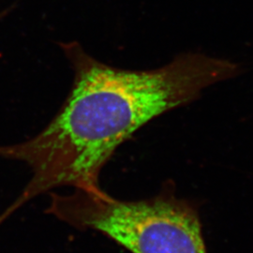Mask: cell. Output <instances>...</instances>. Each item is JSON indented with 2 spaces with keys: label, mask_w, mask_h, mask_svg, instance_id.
<instances>
[{
  "label": "cell",
  "mask_w": 253,
  "mask_h": 253,
  "mask_svg": "<svg viewBox=\"0 0 253 253\" xmlns=\"http://www.w3.org/2000/svg\"><path fill=\"white\" fill-rule=\"evenodd\" d=\"M60 47L73 71L63 105L36 136L0 146L1 158L23 162L32 171L18 198L0 215V224L30 200L61 187L102 191V169L137 130L243 71L237 62L196 52L178 54L158 69L126 70L96 59L76 42Z\"/></svg>",
  "instance_id": "6da1fadb"
},
{
  "label": "cell",
  "mask_w": 253,
  "mask_h": 253,
  "mask_svg": "<svg viewBox=\"0 0 253 253\" xmlns=\"http://www.w3.org/2000/svg\"><path fill=\"white\" fill-rule=\"evenodd\" d=\"M79 230L107 236L132 253H208L197 205L166 183L157 195L121 201L104 190L50 192L46 210Z\"/></svg>",
  "instance_id": "7a4b0ae2"
}]
</instances>
